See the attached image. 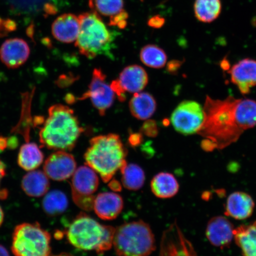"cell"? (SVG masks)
Masks as SVG:
<instances>
[{"mask_svg":"<svg viewBox=\"0 0 256 256\" xmlns=\"http://www.w3.org/2000/svg\"><path fill=\"white\" fill-rule=\"evenodd\" d=\"M204 119L198 134L204 138L202 146L211 151L238 142L242 133L256 126V102L228 96L224 100L206 96Z\"/></svg>","mask_w":256,"mask_h":256,"instance_id":"cell-1","label":"cell"},{"mask_svg":"<svg viewBox=\"0 0 256 256\" xmlns=\"http://www.w3.org/2000/svg\"><path fill=\"white\" fill-rule=\"evenodd\" d=\"M83 131L71 108L62 104L53 105L48 110V117L40 129V142L48 149L71 151Z\"/></svg>","mask_w":256,"mask_h":256,"instance_id":"cell-2","label":"cell"},{"mask_svg":"<svg viewBox=\"0 0 256 256\" xmlns=\"http://www.w3.org/2000/svg\"><path fill=\"white\" fill-rule=\"evenodd\" d=\"M126 150L120 136L110 134L92 138L85 152L84 159L86 165L108 183L126 164Z\"/></svg>","mask_w":256,"mask_h":256,"instance_id":"cell-3","label":"cell"},{"mask_svg":"<svg viewBox=\"0 0 256 256\" xmlns=\"http://www.w3.org/2000/svg\"><path fill=\"white\" fill-rule=\"evenodd\" d=\"M80 30L76 46L89 59L100 56H110L118 32L110 30L96 12L79 16Z\"/></svg>","mask_w":256,"mask_h":256,"instance_id":"cell-4","label":"cell"},{"mask_svg":"<svg viewBox=\"0 0 256 256\" xmlns=\"http://www.w3.org/2000/svg\"><path fill=\"white\" fill-rule=\"evenodd\" d=\"M115 228L102 225L85 214H79L66 230V238L74 247L98 254L113 246Z\"/></svg>","mask_w":256,"mask_h":256,"instance_id":"cell-5","label":"cell"},{"mask_svg":"<svg viewBox=\"0 0 256 256\" xmlns=\"http://www.w3.org/2000/svg\"><path fill=\"white\" fill-rule=\"evenodd\" d=\"M113 246L118 256H149L156 249L154 235L143 220L124 224L115 228Z\"/></svg>","mask_w":256,"mask_h":256,"instance_id":"cell-6","label":"cell"},{"mask_svg":"<svg viewBox=\"0 0 256 256\" xmlns=\"http://www.w3.org/2000/svg\"><path fill=\"white\" fill-rule=\"evenodd\" d=\"M50 232L39 224L24 223L16 227L12 250L15 256H50Z\"/></svg>","mask_w":256,"mask_h":256,"instance_id":"cell-7","label":"cell"},{"mask_svg":"<svg viewBox=\"0 0 256 256\" xmlns=\"http://www.w3.org/2000/svg\"><path fill=\"white\" fill-rule=\"evenodd\" d=\"M99 185V179L94 170L88 166H81L72 175V193L74 202L85 211L94 210V195Z\"/></svg>","mask_w":256,"mask_h":256,"instance_id":"cell-8","label":"cell"},{"mask_svg":"<svg viewBox=\"0 0 256 256\" xmlns=\"http://www.w3.org/2000/svg\"><path fill=\"white\" fill-rule=\"evenodd\" d=\"M204 119V108L198 102H181L172 112L171 122L177 132L184 136L198 134Z\"/></svg>","mask_w":256,"mask_h":256,"instance_id":"cell-9","label":"cell"},{"mask_svg":"<svg viewBox=\"0 0 256 256\" xmlns=\"http://www.w3.org/2000/svg\"><path fill=\"white\" fill-rule=\"evenodd\" d=\"M115 94L106 82V76L100 69L96 68L92 72L88 89L79 100L90 98L92 105L101 116H104L114 104Z\"/></svg>","mask_w":256,"mask_h":256,"instance_id":"cell-10","label":"cell"},{"mask_svg":"<svg viewBox=\"0 0 256 256\" xmlns=\"http://www.w3.org/2000/svg\"><path fill=\"white\" fill-rule=\"evenodd\" d=\"M74 156L65 151H57L49 156L44 166L48 178L56 181H64L72 177L76 170Z\"/></svg>","mask_w":256,"mask_h":256,"instance_id":"cell-11","label":"cell"},{"mask_svg":"<svg viewBox=\"0 0 256 256\" xmlns=\"http://www.w3.org/2000/svg\"><path fill=\"white\" fill-rule=\"evenodd\" d=\"M30 55V46L20 38L6 40L0 48V60L9 68H18L23 66Z\"/></svg>","mask_w":256,"mask_h":256,"instance_id":"cell-12","label":"cell"},{"mask_svg":"<svg viewBox=\"0 0 256 256\" xmlns=\"http://www.w3.org/2000/svg\"><path fill=\"white\" fill-rule=\"evenodd\" d=\"M234 227L226 217L217 216L208 222L206 236L211 244L224 248L229 247L234 240Z\"/></svg>","mask_w":256,"mask_h":256,"instance_id":"cell-13","label":"cell"},{"mask_svg":"<svg viewBox=\"0 0 256 256\" xmlns=\"http://www.w3.org/2000/svg\"><path fill=\"white\" fill-rule=\"evenodd\" d=\"M228 72L232 82L242 94H247L256 86V60L246 58L232 66Z\"/></svg>","mask_w":256,"mask_h":256,"instance_id":"cell-14","label":"cell"},{"mask_svg":"<svg viewBox=\"0 0 256 256\" xmlns=\"http://www.w3.org/2000/svg\"><path fill=\"white\" fill-rule=\"evenodd\" d=\"M254 207L250 195L244 192H234L227 198L225 214L236 220H244L252 216Z\"/></svg>","mask_w":256,"mask_h":256,"instance_id":"cell-15","label":"cell"},{"mask_svg":"<svg viewBox=\"0 0 256 256\" xmlns=\"http://www.w3.org/2000/svg\"><path fill=\"white\" fill-rule=\"evenodd\" d=\"M124 208L122 198L114 192H104L96 196L94 210L104 220H113L119 216Z\"/></svg>","mask_w":256,"mask_h":256,"instance_id":"cell-16","label":"cell"},{"mask_svg":"<svg viewBox=\"0 0 256 256\" xmlns=\"http://www.w3.org/2000/svg\"><path fill=\"white\" fill-rule=\"evenodd\" d=\"M80 30L79 18L72 14L60 15L52 26V33L56 40L70 44L78 39Z\"/></svg>","mask_w":256,"mask_h":256,"instance_id":"cell-17","label":"cell"},{"mask_svg":"<svg viewBox=\"0 0 256 256\" xmlns=\"http://www.w3.org/2000/svg\"><path fill=\"white\" fill-rule=\"evenodd\" d=\"M118 81L126 92L135 94L145 88L148 84V76L142 67L132 65L123 70Z\"/></svg>","mask_w":256,"mask_h":256,"instance_id":"cell-18","label":"cell"},{"mask_svg":"<svg viewBox=\"0 0 256 256\" xmlns=\"http://www.w3.org/2000/svg\"><path fill=\"white\" fill-rule=\"evenodd\" d=\"M59 0H8L12 11L19 14L34 15L41 12L48 14L57 12Z\"/></svg>","mask_w":256,"mask_h":256,"instance_id":"cell-19","label":"cell"},{"mask_svg":"<svg viewBox=\"0 0 256 256\" xmlns=\"http://www.w3.org/2000/svg\"><path fill=\"white\" fill-rule=\"evenodd\" d=\"M131 114L138 120H147L155 113L156 99L148 92H136L130 102Z\"/></svg>","mask_w":256,"mask_h":256,"instance_id":"cell-20","label":"cell"},{"mask_svg":"<svg viewBox=\"0 0 256 256\" xmlns=\"http://www.w3.org/2000/svg\"><path fill=\"white\" fill-rule=\"evenodd\" d=\"M234 240L242 256H256V220L235 228Z\"/></svg>","mask_w":256,"mask_h":256,"instance_id":"cell-21","label":"cell"},{"mask_svg":"<svg viewBox=\"0 0 256 256\" xmlns=\"http://www.w3.org/2000/svg\"><path fill=\"white\" fill-rule=\"evenodd\" d=\"M50 186L47 176L40 170L28 172L22 181V188L25 194L32 197L44 196L49 190Z\"/></svg>","mask_w":256,"mask_h":256,"instance_id":"cell-22","label":"cell"},{"mask_svg":"<svg viewBox=\"0 0 256 256\" xmlns=\"http://www.w3.org/2000/svg\"><path fill=\"white\" fill-rule=\"evenodd\" d=\"M151 188L156 197L160 199H168L178 193L179 184L174 175L169 172H162L152 179Z\"/></svg>","mask_w":256,"mask_h":256,"instance_id":"cell-23","label":"cell"},{"mask_svg":"<svg viewBox=\"0 0 256 256\" xmlns=\"http://www.w3.org/2000/svg\"><path fill=\"white\" fill-rule=\"evenodd\" d=\"M44 158V154L37 144L28 142L21 146L18 156V164L26 171H32L40 167Z\"/></svg>","mask_w":256,"mask_h":256,"instance_id":"cell-24","label":"cell"},{"mask_svg":"<svg viewBox=\"0 0 256 256\" xmlns=\"http://www.w3.org/2000/svg\"><path fill=\"white\" fill-rule=\"evenodd\" d=\"M222 11L220 0H195V17L202 23L209 24L218 18Z\"/></svg>","mask_w":256,"mask_h":256,"instance_id":"cell-25","label":"cell"},{"mask_svg":"<svg viewBox=\"0 0 256 256\" xmlns=\"http://www.w3.org/2000/svg\"><path fill=\"white\" fill-rule=\"evenodd\" d=\"M120 172L122 183L126 190H138L143 186L146 180L145 172L140 166L126 163Z\"/></svg>","mask_w":256,"mask_h":256,"instance_id":"cell-26","label":"cell"},{"mask_svg":"<svg viewBox=\"0 0 256 256\" xmlns=\"http://www.w3.org/2000/svg\"><path fill=\"white\" fill-rule=\"evenodd\" d=\"M68 206V200L66 195L58 190L48 193L42 202L44 212L50 216H56L65 212Z\"/></svg>","mask_w":256,"mask_h":256,"instance_id":"cell-27","label":"cell"},{"mask_svg":"<svg viewBox=\"0 0 256 256\" xmlns=\"http://www.w3.org/2000/svg\"><path fill=\"white\" fill-rule=\"evenodd\" d=\"M140 59L146 66L153 68H161L167 62L165 51L156 44H147L140 52Z\"/></svg>","mask_w":256,"mask_h":256,"instance_id":"cell-28","label":"cell"},{"mask_svg":"<svg viewBox=\"0 0 256 256\" xmlns=\"http://www.w3.org/2000/svg\"><path fill=\"white\" fill-rule=\"evenodd\" d=\"M90 7L98 14L111 17L123 10L124 0H90Z\"/></svg>","mask_w":256,"mask_h":256,"instance_id":"cell-29","label":"cell"},{"mask_svg":"<svg viewBox=\"0 0 256 256\" xmlns=\"http://www.w3.org/2000/svg\"><path fill=\"white\" fill-rule=\"evenodd\" d=\"M158 124L154 120H147L140 128V133L150 138H156L158 136Z\"/></svg>","mask_w":256,"mask_h":256,"instance_id":"cell-30","label":"cell"},{"mask_svg":"<svg viewBox=\"0 0 256 256\" xmlns=\"http://www.w3.org/2000/svg\"><path fill=\"white\" fill-rule=\"evenodd\" d=\"M128 18V12L123 10L119 14L111 16L110 25L114 26L120 28H124L126 26Z\"/></svg>","mask_w":256,"mask_h":256,"instance_id":"cell-31","label":"cell"},{"mask_svg":"<svg viewBox=\"0 0 256 256\" xmlns=\"http://www.w3.org/2000/svg\"><path fill=\"white\" fill-rule=\"evenodd\" d=\"M16 28V26L14 21L0 18V38L6 36L8 32L14 30Z\"/></svg>","mask_w":256,"mask_h":256,"instance_id":"cell-32","label":"cell"},{"mask_svg":"<svg viewBox=\"0 0 256 256\" xmlns=\"http://www.w3.org/2000/svg\"><path fill=\"white\" fill-rule=\"evenodd\" d=\"M6 175V168L4 162L0 160V200H4L7 199L8 196V191L7 188L2 186V179Z\"/></svg>","mask_w":256,"mask_h":256,"instance_id":"cell-33","label":"cell"},{"mask_svg":"<svg viewBox=\"0 0 256 256\" xmlns=\"http://www.w3.org/2000/svg\"><path fill=\"white\" fill-rule=\"evenodd\" d=\"M110 87L115 94L118 96L119 100L121 102H124L126 100V94L122 88L118 80H114L111 83Z\"/></svg>","mask_w":256,"mask_h":256,"instance_id":"cell-34","label":"cell"},{"mask_svg":"<svg viewBox=\"0 0 256 256\" xmlns=\"http://www.w3.org/2000/svg\"><path fill=\"white\" fill-rule=\"evenodd\" d=\"M164 24L165 19L159 15L154 16L148 22L150 26L155 28H161Z\"/></svg>","mask_w":256,"mask_h":256,"instance_id":"cell-35","label":"cell"},{"mask_svg":"<svg viewBox=\"0 0 256 256\" xmlns=\"http://www.w3.org/2000/svg\"><path fill=\"white\" fill-rule=\"evenodd\" d=\"M142 133H132L130 136L128 140L131 146L135 147L142 142Z\"/></svg>","mask_w":256,"mask_h":256,"instance_id":"cell-36","label":"cell"},{"mask_svg":"<svg viewBox=\"0 0 256 256\" xmlns=\"http://www.w3.org/2000/svg\"><path fill=\"white\" fill-rule=\"evenodd\" d=\"M110 187L112 188V190H114V191H118L121 190V186L119 182H118L116 180L113 181L110 180Z\"/></svg>","mask_w":256,"mask_h":256,"instance_id":"cell-37","label":"cell"},{"mask_svg":"<svg viewBox=\"0 0 256 256\" xmlns=\"http://www.w3.org/2000/svg\"><path fill=\"white\" fill-rule=\"evenodd\" d=\"M8 146V140L5 138L0 137V150H4Z\"/></svg>","mask_w":256,"mask_h":256,"instance_id":"cell-38","label":"cell"},{"mask_svg":"<svg viewBox=\"0 0 256 256\" xmlns=\"http://www.w3.org/2000/svg\"><path fill=\"white\" fill-rule=\"evenodd\" d=\"M0 256H10L7 249L2 245H0Z\"/></svg>","mask_w":256,"mask_h":256,"instance_id":"cell-39","label":"cell"},{"mask_svg":"<svg viewBox=\"0 0 256 256\" xmlns=\"http://www.w3.org/2000/svg\"><path fill=\"white\" fill-rule=\"evenodd\" d=\"M3 220H4V212H3L2 207L0 206V226L2 225Z\"/></svg>","mask_w":256,"mask_h":256,"instance_id":"cell-40","label":"cell"},{"mask_svg":"<svg viewBox=\"0 0 256 256\" xmlns=\"http://www.w3.org/2000/svg\"><path fill=\"white\" fill-rule=\"evenodd\" d=\"M71 256L70 255L67 254H62L59 256Z\"/></svg>","mask_w":256,"mask_h":256,"instance_id":"cell-41","label":"cell"}]
</instances>
